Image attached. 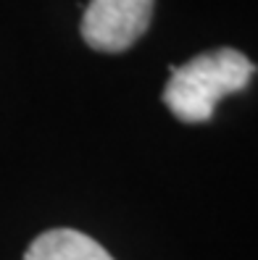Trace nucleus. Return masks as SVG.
Listing matches in <instances>:
<instances>
[{"instance_id": "3", "label": "nucleus", "mask_w": 258, "mask_h": 260, "mask_svg": "<svg viewBox=\"0 0 258 260\" xmlns=\"http://www.w3.org/2000/svg\"><path fill=\"white\" fill-rule=\"evenodd\" d=\"M24 260H113V257L93 237L82 232L50 229L29 244Z\"/></svg>"}, {"instance_id": "2", "label": "nucleus", "mask_w": 258, "mask_h": 260, "mask_svg": "<svg viewBox=\"0 0 258 260\" xmlns=\"http://www.w3.org/2000/svg\"><path fill=\"white\" fill-rule=\"evenodd\" d=\"M153 19V0H90L79 24L82 40L98 53H124Z\"/></svg>"}, {"instance_id": "1", "label": "nucleus", "mask_w": 258, "mask_h": 260, "mask_svg": "<svg viewBox=\"0 0 258 260\" xmlns=\"http://www.w3.org/2000/svg\"><path fill=\"white\" fill-rule=\"evenodd\" d=\"M253 74V60L235 48L200 53L187 63L171 69L163 89V103L185 124H203L214 118L221 98L248 87Z\"/></svg>"}]
</instances>
